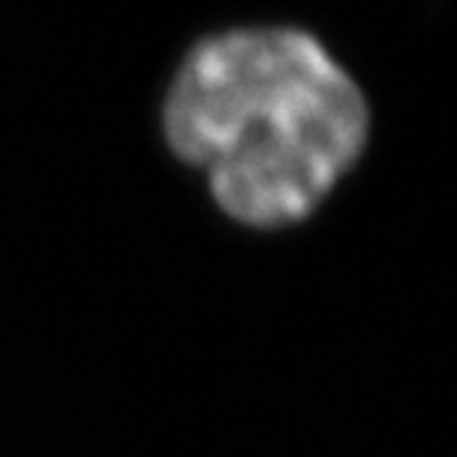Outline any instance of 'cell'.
Masks as SVG:
<instances>
[{
  "label": "cell",
  "instance_id": "cell-1",
  "mask_svg": "<svg viewBox=\"0 0 457 457\" xmlns=\"http://www.w3.org/2000/svg\"><path fill=\"white\" fill-rule=\"evenodd\" d=\"M162 133L225 216L275 230L322 207L360 160L369 104L316 36L237 27L201 38L174 71Z\"/></svg>",
  "mask_w": 457,
  "mask_h": 457
}]
</instances>
